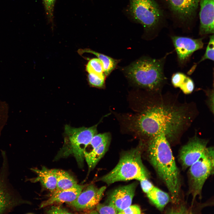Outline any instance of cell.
I'll list each match as a JSON object with an SVG mask.
<instances>
[{"mask_svg":"<svg viewBox=\"0 0 214 214\" xmlns=\"http://www.w3.org/2000/svg\"><path fill=\"white\" fill-rule=\"evenodd\" d=\"M155 103L149 106L136 117V130L150 137L162 133L169 143L177 141L193 121V110L188 105L177 102L172 95L158 93Z\"/></svg>","mask_w":214,"mask_h":214,"instance_id":"cell-1","label":"cell"},{"mask_svg":"<svg viewBox=\"0 0 214 214\" xmlns=\"http://www.w3.org/2000/svg\"><path fill=\"white\" fill-rule=\"evenodd\" d=\"M170 144L165 135L160 133L150 138L147 146L148 160L167 188L172 202L180 201L181 180Z\"/></svg>","mask_w":214,"mask_h":214,"instance_id":"cell-2","label":"cell"},{"mask_svg":"<svg viewBox=\"0 0 214 214\" xmlns=\"http://www.w3.org/2000/svg\"><path fill=\"white\" fill-rule=\"evenodd\" d=\"M169 54L158 59L144 57L137 60L125 68L126 76L138 86L155 92H161L166 83L164 68Z\"/></svg>","mask_w":214,"mask_h":214,"instance_id":"cell-3","label":"cell"},{"mask_svg":"<svg viewBox=\"0 0 214 214\" xmlns=\"http://www.w3.org/2000/svg\"><path fill=\"white\" fill-rule=\"evenodd\" d=\"M143 145L141 143L136 148L124 153L116 166L100 180L108 185L120 181L148 178V174L141 159Z\"/></svg>","mask_w":214,"mask_h":214,"instance_id":"cell-4","label":"cell"},{"mask_svg":"<svg viewBox=\"0 0 214 214\" xmlns=\"http://www.w3.org/2000/svg\"><path fill=\"white\" fill-rule=\"evenodd\" d=\"M97 125L86 128H75L66 125L64 133V143L59 152L58 157L73 155L78 165L83 164L85 150L93 137L97 134Z\"/></svg>","mask_w":214,"mask_h":214,"instance_id":"cell-5","label":"cell"},{"mask_svg":"<svg viewBox=\"0 0 214 214\" xmlns=\"http://www.w3.org/2000/svg\"><path fill=\"white\" fill-rule=\"evenodd\" d=\"M213 171V147H207L199 158L189 167V193L192 196V202L197 197L201 198L204 185Z\"/></svg>","mask_w":214,"mask_h":214,"instance_id":"cell-6","label":"cell"},{"mask_svg":"<svg viewBox=\"0 0 214 214\" xmlns=\"http://www.w3.org/2000/svg\"><path fill=\"white\" fill-rule=\"evenodd\" d=\"M1 153L3 162L0 169V214H4L22 204H29V202L23 199L10 183L6 153L3 151Z\"/></svg>","mask_w":214,"mask_h":214,"instance_id":"cell-7","label":"cell"},{"mask_svg":"<svg viewBox=\"0 0 214 214\" xmlns=\"http://www.w3.org/2000/svg\"><path fill=\"white\" fill-rule=\"evenodd\" d=\"M129 12L134 19L147 30L154 28L161 16L158 5L153 0H130Z\"/></svg>","mask_w":214,"mask_h":214,"instance_id":"cell-8","label":"cell"},{"mask_svg":"<svg viewBox=\"0 0 214 214\" xmlns=\"http://www.w3.org/2000/svg\"><path fill=\"white\" fill-rule=\"evenodd\" d=\"M207 140L195 136L181 148L178 160L182 168H189L197 160L207 147Z\"/></svg>","mask_w":214,"mask_h":214,"instance_id":"cell-9","label":"cell"},{"mask_svg":"<svg viewBox=\"0 0 214 214\" xmlns=\"http://www.w3.org/2000/svg\"><path fill=\"white\" fill-rule=\"evenodd\" d=\"M85 187L75 200L66 203L77 210H90L95 208L101 199L106 187L98 188L91 184Z\"/></svg>","mask_w":214,"mask_h":214,"instance_id":"cell-10","label":"cell"},{"mask_svg":"<svg viewBox=\"0 0 214 214\" xmlns=\"http://www.w3.org/2000/svg\"><path fill=\"white\" fill-rule=\"evenodd\" d=\"M179 65L183 66L189 61L193 54L202 49L204 46L203 38L194 39L178 36H171Z\"/></svg>","mask_w":214,"mask_h":214,"instance_id":"cell-11","label":"cell"},{"mask_svg":"<svg viewBox=\"0 0 214 214\" xmlns=\"http://www.w3.org/2000/svg\"><path fill=\"white\" fill-rule=\"evenodd\" d=\"M137 185L134 182L116 189L109 196L106 203L113 206L119 214L131 205Z\"/></svg>","mask_w":214,"mask_h":214,"instance_id":"cell-12","label":"cell"},{"mask_svg":"<svg viewBox=\"0 0 214 214\" xmlns=\"http://www.w3.org/2000/svg\"><path fill=\"white\" fill-rule=\"evenodd\" d=\"M200 25L201 35L214 33V0H199Z\"/></svg>","mask_w":214,"mask_h":214,"instance_id":"cell-13","label":"cell"},{"mask_svg":"<svg viewBox=\"0 0 214 214\" xmlns=\"http://www.w3.org/2000/svg\"><path fill=\"white\" fill-rule=\"evenodd\" d=\"M85 186L77 184L71 188L54 192L50 198L42 202L40 208L56 203L72 202L76 199Z\"/></svg>","mask_w":214,"mask_h":214,"instance_id":"cell-14","label":"cell"},{"mask_svg":"<svg viewBox=\"0 0 214 214\" xmlns=\"http://www.w3.org/2000/svg\"><path fill=\"white\" fill-rule=\"evenodd\" d=\"M172 11L182 20L190 18L195 14L199 0H167Z\"/></svg>","mask_w":214,"mask_h":214,"instance_id":"cell-15","label":"cell"},{"mask_svg":"<svg viewBox=\"0 0 214 214\" xmlns=\"http://www.w3.org/2000/svg\"><path fill=\"white\" fill-rule=\"evenodd\" d=\"M31 170L36 174L37 176L30 179L29 181L34 183L40 182L44 188L52 193L55 191L56 186V169H49L43 166L40 169L33 168Z\"/></svg>","mask_w":214,"mask_h":214,"instance_id":"cell-16","label":"cell"},{"mask_svg":"<svg viewBox=\"0 0 214 214\" xmlns=\"http://www.w3.org/2000/svg\"><path fill=\"white\" fill-rule=\"evenodd\" d=\"M111 138H109L89 152H84V158L89 170L93 169L108 150Z\"/></svg>","mask_w":214,"mask_h":214,"instance_id":"cell-17","label":"cell"},{"mask_svg":"<svg viewBox=\"0 0 214 214\" xmlns=\"http://www.w3.org/2000/svg\"><path fill=\"white\" fill-rule=\"evenodd\" d=\"M78 52L80 55L84 53H89L96 56L103 64L104 73L106 77L108 76L114 70L120 61L119 60L113 59L89 48L80 49L78 50Z\"/></svg>","mask_w":214,"mask_h":214,"instance_id":"cell-18","label":"cell"},{"mask_svg":"<svg viewBox=\"0 0 214 214\" xmlns=\"http://www.w3.org/2000/svg\"><path fill=\"white\" fill-rule=\"evenodd\" d=\"M171 82L174 87L179 88L185 94L191 93L194 88L193 80L181 72H178L173 74L171 78Z\"/></svg>","mask_w":214,"mask_h":214,"instance_id":"cell-19","label":"cell"},{"mask_svg":"<svg viewBox=\"0 0 214 214\" xmlns=\"http://www.w3.org/2000/svg\"><path fill=\"white\" fill-rule=\"evenodd\" d=\"M147 194L149 199L161 211L163 210L170 199L169 194L155 186Z\"/></svg>","mask_w":214,"mask_h":214,"instance_id":"cell-20","label":"cell"},{"mask_svg":"<svg viewBox=\"0 0 214 214\" xmlns=\"http://www.w3.org/2000/svg\"><path fill=\"white\" fill-rule=\"evenodd\" d=\"M56 186L54 192L71 188L77 184L73 177L65 171L56 169Z\"/></svg>","mask_w":214,"mask_h":214,"instance_id":"cell-21","label":"cell"},{"mask_svg":"<svg viewBox=\"0 0 214 214\" xmlns=\"http://www.w3.org/2000/svg\"><path fill=\"white\" fill-rule=\"evenodd\" d=\"M86 70L88 73H93L99 75H105L103 64L97 58L89 59L86 65Z\"/></svg>","mask_w":214,"mask_h":214,"instance_id":"cell-22","label":"cell"},{"mask_svg":"<svg viewBox=\"0 0 214 214\" xmlns=\"http://www.w3.org/2000/svg\"><path fill=\"white\" fill-rule=\"evenodd\" d=\"M106 76L105 75H99L88 73L87 79L89 85L93 87L103 88L105 86Z\"/></svg>","mask_w":214,"mask_h":214,"instance_id":"cell-23","label":"cell"},{"mask_svg":"<svg viewBox=\"0 0 214 214\" xmlns=\"http://www.w3.org/2000/svg\"><path fill=\"white\" fill-rule=\"evenodd\" d=\"M9 108L6 102L0 100V138L9 117Z\"/></svg>","mask_w":214,"mask_h":214,"instance_id":"cell-24","label":"cell"},{"mask_svg":"<svg viewBox=\"0 0 214 214\" xmlns=\"http://www.w3.org/2000/svg\"><path fill=\"white\" fill-rule=\"evenodd\" d=\"M214 35L213 34L210 37L209 42L204 55L200 60L196 64V65L201 62L207 59L214 61Z\"/></svg>","mask_w":214,"mask_h":214,"instance_id":"cell-25","label":"cell"},{"mask_svg":"<svg viewBox=\"0 0 214 214\" xmlns=\"http://www.w3.org/2000/svg\"><path fill=\"white\" fill-rule=\"evenodd\" d=\"M95 207L97 213L118 214V212L113 206L107 203L104 204L99 203Z\"/></svg>","mask_w":214,"mask_h":214,"instance_id":"cell-26","label":"cell"},{"mask_svg":"<svg viewBox=\"0 0 214 214\" xmlns=\"http://www.w3.org/2000/svg\"><path fill=\"white\" fill-rule=\"evenodd\" d=\"M45 12L48 19L52 21L53 15V11L55 0H43Z\"/></svg>","mask_w":214,"mask_h":214,"instance_id":"cell-27","label":"cell"},{"mask_svg":"<svg viewBox=\"0 0 214 214\" xmlns=\"http://www.w3.org/2000/svg\"><path fill=\"white\" fill-rule=\"evenodd\" d=\"M143 191L147 194L154 187L153 185L149 180L148 178L141 179L139 181Z\"/></svg>","mask_w":214,"mask_h":214,"instance_id":"cell-28","label":"cell"},{"mask_svg":"<svg viewBox=\"0 0 214 214\" xmlns=\"http://www.w3.org/2000/svg\"><path fill=\"white\" fill-rule=\"evenodd\" d=\"M67 209L60 206H52L47 211L48 214L71 213Z\"/></svg>","mask_w":214,"mask_h":214,"instance_id":"cell-29","label":"cell"},{"mask_svg":"<svg viewBox=\"0 0 214 214\" xmlns=\"http://www.w3.org/2000/svg\"><path fill=\"white\" fill-rule=\"evenodd\" d=\"M141 209L138 206L131 205L120 212L119 214H138L141 213Z\"/></svg>","mask_w":214,"mask_h":214,"instance_id":"cell-30","label":"cell"},{"mask_svg":"<svg viewBox=\"0 0 214 214\" xmlns=\"http://www.w3.org/2000/svg\"><path fill=\"white\" fill-rule=\"evenodd\" d=\"M205 92L208 97V102L210 109L213 114L214 112V90L212 89L206 90Z\"/></svg>","mask_w":214,"mask_h":214,"instance_id":"cell-31","label":"cell"}]
</instances>
